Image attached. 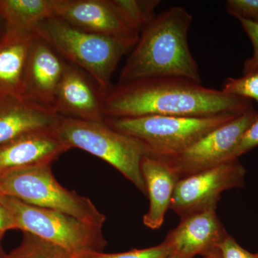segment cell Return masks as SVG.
<instances>
[{
    "label": "cell",
    "mask_w": 258,
    "mask_h": 258,
    "mask_svg": "<svg viewBox=\"0 0 258 258\" xmlns=\"http://www.w3.org/2000/svg\"><path fill=\"white\" fill-rule=\"evenodd\" d=\"M251 100L179 77H160L118 83L105 95L106 118L145 115L204 117L241 114L252 108Z\"/></svg>",
    "instance_id": "obj_1"
},
{
    "label": "cell",
    "mask_w": 258,
    "mask_h": 258,
    "mask_svg": "<svg viewBox=\"0 0 258 258\" xmlns=\"http://www.w3.org/2000/svg\"><path fill=\"white\" fill-rule=\"evenodd\" d=\"M192 16L181 7L155 15L139 34L138 42L120 71L118 83L160 77L202 83L198 62L188 43Z\"/></svg>",
    "instance_id": "obj_2"
},
{
    "label": "cell",
    "mask_w": 258,
    "mask_h": 258,
    "mask_svg": "<svg viewBox=\"0 0 258 258\" xmlns=\"http://www.w3.org/2000/svg\"><path fill=\"white\" fill-rule=\"evenodd\" d=\"M32 34L90 75L106 93L112 87V75L120 60L134 47L123 40L85 31L57 18L42 22Z\"/></svg>",
    "instance_id": "obj_3"
},
{
    "label": "cell",
    "mask_w": 258,
    "mask_h": 258,
    "mask_svg": "<svg viewBox=\"0 0 258 258\" xmlns=\"http://www.w3.org/2000/svg\"><path fill=\"white\" fill-rule=\"evenodd\" d=\"M240 115L227 113L204 118L153 115L106 118L104 121L112 128L137 139L143 145L147 155L167 159Z\"/></svg>",
    "instance_id": "obj_4"
},
{
    "label": "cell",
    "mask_w": 258,
    "mask_h": 258,
    "mask_svg": "<svg viewBox=\"0 0 258 258\" xmlns=\"http://www.w3.org/2000/svg\"><path fill=\"white\" fill-rule=\"evenodd\" d=\"M69 149H79L106 161L147 196L141 164L147 152L140 142L112 128L105 121L62 118L56 128Z\"/></svg>",
    "instance_id": "obj_5"
},
{
    "label": "cell",
    "mask_w": 258,
    "mask_h": 258,
    "mask_svg": "<svg viewBox=\"0 0 258 258\" xmlns=\"http://www.w3.org/2000/svg\"><path fill=\"white\" fill-rule=\"evenodd\" d=\"M52 164L30 166L0 175V195L23 203L63 212L103 228L106 216L89 198L66 189L52 174Z\"/></svg>",
    "instance_id": "obj_6"
},
{
    "label": "cell",
    "mask_w": 258,
    "mask_h": 258,
    "mask_svg": "<svg viewBox=\"0 0 258 258\" xmlns=\"http://www.w3.org/2000/svg\"><path fill=\"white\" fill-rule=\"evenodd\" d=\"M1 202L13 217L15 230L50 241L74 257L103 252L106 247L107 241L102 227L81 221L63 212L32 206L11 197H2Z\"/></svg>",
    "instance_id": "obj_7"
},
{
    "label": "cell",
    "mask_w": 258,
    "mask_h": 258,
    "mask_svg": "<svg viewBox=\"0 0 258 258\" xmlns=\"http://www.w3.org/2000/svg\"><path fill=\"white\" fill-rule=\"evenodd\" d=\"M246 169L238 159H231L178 181L170 209L182 217L217 209L221 194L244 186Z\"/></svg>",
    "instance_id": "obj_8"
},
{
    "label": "cell",
    "mask_w": 258,
    "mask_h": 258,
    "mask_svg": "<svg viewBox=\"0 0 258 258\" xmlns=\"http://www.w3.org/2000/svg\"><path fill=\"white\" fill-rule=\"evenodd\" d=\"M257 118L258 111L252 107L214 129L186 150L164 159L175 169L180 179L231 160L242 136Z\"/></svg>",
    "instance_id": "obj_9"
},
{
    "label": "cell",
    "mask_w": 258,
    "mask_h": 258,
    "mask_svg": "<svg viewBox=\"0 0 258 258\" xmlns=\"http://www.w3.org/2000/svg\"><path fill=\"white\" fill-rule=\"evenodd\" d=\"M55 18L103 36L123 40L134 47L139 35L120 18L110 0H52Z\"/></svg>",
    "instance_id": "obj_10"
},
{
    "label": "cell",
    "mask_w": 258,
    "mask_h": 258,
    "mask_svg": "<svg viewBox=\"0 0 258 258\" xmlns=\"http://www.w3.org/2000/svg\"><path fill=\"white\" fill-rule=\"evenodd\" d=\"M67 63L55 49L35 35L24 76L23 98L53 111Z\"/></svg>",
    "instance_id": "obj_11"
},
{
    "label": "cell",
    "mask_w": 258,
    "mask_h": 258,
    "mask_svg": "<svg viewBox=\"0 0 258 258\" xmlns=\"http://www.w3.org/2000/svg\"><path fill=\"white\" fill-rule=\"evenodd\" d=\"M105 95L90 75L68 62L56 94L53 111L62 118L104 121Z\"/></svg>",
    "instance_id": "obj_12"
},
{
    "label": "cell",
    "mask_w": 258,
    "mask_h": 258,
    "mask_svg": "<svg viewBox=\"0 0 258 258\" xmlns=\"http://www.w3.org/2000/svg\"><path fill=\"white\" fill-rule=\"evenodd\" d=\"M216 213L209 209L181 217V221L166 235L165 242L173 253L185 258L210 253L228 236Z\"/></svg>",
    "instance_id": "obj_13"
},
{
    "label": "cell",
    "mask_w": 258,
    "mask_h": 258,
    "mask_svg": "<svg viewBox=\"0 0 258 258\" xmlns=\"http://www.w3.org/2000/svg\"><path fill=\"white\" fill-rule=\"evenodd\" d=\"M62 118L23 97H0V147L27 134L55 130Z\"/></svg>",
    "instance_id": "obj_14"
},
{
    "label": "cell",
    "mask_w": 258,
    "mask_h": 258,
    "mask_svg": "<svg viewBox=\"0 0 258 258\" xmlns=\"http://www.w3.org/2000/svg\"><path fill=\"white\" fill-rule=\"evenodd\" d=\"M68 150L56 129L27 134L0 147V175L21 168L52 164Z\"/></svg>",
    "instance_id": "obj_15"
},
{
    "label": "cell",
    "mask_w": 258,
    "mask_h": 258,
    "mask_svg": "<svg viewBox=\"0 0 258 258\" xmlns=\"http://www.w3.org/2000/svg\"><path fill=\"white\" fill-rule=\"evenodd\" d=\"M141 170L149 200V210L143 217L144 225L152 230H158L170 209L171 199L180 177L167 161L152 156H144Z\"/></svg>",
    "instance_id": "obj_16"
},
{
    "label": "cell",
    "mask_w": 258,
    "mask_h": 258,
    "mask_svg": "<svg viewBox=\"0 0 258 258\" xmlns=\"http://www.w3.org/2000/svg\"><path fill=\"white\" fill-rule=\"evenodd\" d=\"M35 35L7 28L0 40V97L23 98V83L29 52Z\"/></svg>",
    "instance_id": "obj_17"
},
{
    "label": "cell",
    "mask_w": 258,
    "mask_h": 258,
    "mask_svg": "<svg viewBox=\"0 0 258 258\" xmlns=\"http://www.w3.org/2000/svg\"><path fill=\"white\" fill-rule=\"evenodd\" d=\"M0 18L7 28L28 32L54 15L52 0H0Z\"/></svg>",
    "instance_id": "obj_18"
},
{
    "label": "cell",
    "mask_w": 258,
    "mask_h": 258,
    "mask_svg": "<svg viewBox=\"0 0 258 258\" xmlns=\"http://www.w3.org/2000/svg\"><path fill=\"white\" fill-rule=\"evenodd\" d=\"M114 9L133 31L140 34L155 16L160 0H110Z\"/></svg>",
    "instance_id": "obj_19"
},
{
    "label": "cell",
    "mask_w": 258,
    "mask_h": 258,
    "mask_svg": "<svg viewBox=\"0 0 258 258\" xmlns=\"http://www.w3.org/2000/svg\"><path fill=\"white\" fill-rule=\"evenodd\" d=\"M3 258H75L67 250L42 237L24 232L23 239L17 248L9 253L3 251Z\"/></svg>",
    "instance_id": "obj_20"
},
{
    "label": "cell",
    "mask_w": 258,
    "mask_h": 258,
    "mask_svg": "<svg viewBox=\"0 0 258 258\" xmlns=\"http://www.w3.org/2000/svg\"><path fill=\"white\" fill-rule=\"evenodd\" d=\"M221 91L226 94L254 100L258 104V71L242 77L225 80Z\"/></svg>",
    "instance_id": "obj_21"
},
{
    "label": "cell",
    "mask_w": 258,
    "mask_h": 258,
    "mask_svg": "<svg viewBox=\"0 0 258 258\" xmlns=\"http://www.w3.org/2000/svg\"><path fill=\"white\" fill-rule=\"evenodd\" d=\"M172 253L170 247L162 242L157 246L144 249H132L119 253L91 252L75 258H168Z\"/></svg>",
    "instance_id": "obj_22"
},
{
    "label": "cell",
    "mask_w": 258,
    "mask_h": 258,
    "mask_svg": "<svg viewBox=\"0 0 258 258\" xmlns=\"http://www.w3.org/2000/svg\"><path fill=\"white\" fill-rule=\"evenodd\" d=\"M225 8L227 13L237 20L258 23V0H227Z\"/></svg>",
    "instance_id": "obj_23"
},
{
    "label": "cell",
    "mask_w": 258,
    "mask_h": 258,
    "mask_svg": "<svg viewBox=\"0 0 258 258\" xmlns=\"http://www.w3.org/2000/svg\"><path fill=\"white\" fill-rule=\"evenodd\" d=\"M244 31L249 37L253 47V53L243 63V75L258 71V23L240 19L238 20Z\"/></svg>",
    "instance_id": "obj_24"
},
{
    "label": "cell",
    "mask_w": 258,
    "mask_h": 258,
    "mask_svg": "<svg viewBox=\"0 0 258 258\" xmlns=\"http://www.w3.org/2000/svg\"><path fill=\"white\" fill-rule=\"evenodd\" d=\"M257 147H258V118L242 136L238 145L232 152L231 159H238L240 156L243 155L244 154H246Z\"/></svg>",
    "instance_id": "obj_25"
},
{
    "label": "cell",
    "mask_w": 258,
    "mask_h": 258,
    "mask_svg": "<svg viewBox=\"0 0 258 258\" xmlns=\"http://www.w3.org/2000/svg\"><path fill=\"white\" fill-rule=\"evenodd\" d=\"M223 258H258L257 253H252L244 249L234 237L229 235L217 247Z\"/></svg>",
    "instance_id": "obj_26"
},
{
    "label": "cell",
    "mask_w": 258,
    "mask_h": 258,
    "mask_svg": "<svg viewBox=\"0 0 258 258\" xmlns=\"http://www.w3.org/2000/svg\"><path fill=\"white\" fill-rule=\"evenodd\" d=\"M10 230H15L14 222L9 210L0 200V233H5V232Z\"/></svg>",
    "instance_id": "obj_27"
},
{
    "label": "cell",
    "mask_w": 258,
    "mask_h": 258,
    "mask_svg": "<svg viewBox=\"0 0 258 258\" xmlns=\"http://www.w3.org/2000/svg\"><path fill=\"white\" fill-rule=\"evenodd\" d=\"M203 258H223L222 257L221 252H220V249L219 248H217L214 249L213 251H212L210 253L207 254L206 256L203 257Z\"/></svg>",
    "instance_id": "obj_28"
},
{
    "label": "cell",
    "mask_w": 258,
    "mask_h": 258,
    "mask_svg": "<svg viewBox=\"0 0 258 258\" xmlns=\"http://www.w3.org/2000/svg\"><path fill=\"white\" fill-rule=\"evenodd\" d=\"M1 23H5V22L3 21V19L0 18V40H1L2 37H3V35H4L5 32H6V30H7V29H5V30H3V29H2Z\"/></svg>",
    "instance_id": "obj_29"
},
{
    "label": "cell",
    "mask_w": 258,
    "mask_h": 258,
    "mask_svg": "<svg viewBox=\"0 0 258 258\" xmlns=\"http://www.w3.org/2000/svg\"><path fill=\"white\" fill-rule=\"evenodd\" d=\"M168 258H185L184 257H182V256L179 255V254H177L176 253H171V255L169 256Z\"/></svg>",
    "instance_id": "obj_30"
},
{
    "label": "cell",
    "mask_w": 258,
    "mask_h": 258,
    "mask_svg": "<svg viewBox=\"0 0 258 258\" xmlns=\"http://www.w3.org/2000/svg\"><path fill=\"white\" fill-rule=\"evenodd\" d=\"M5 233H3V232H2V233H0V242H1L2 239H3V237H4Z\"/></svg>",
    "instance_id": "obj_31"
},
{
    "label": "cell",
    "mask_w": 258,
    "mask_h": 258,
    "mask_svg": "<svg viewBox=\"0 0 258 258\" xmlns=\"http://www.w3.org/2000/svg\"><path fill=\"white\" fill-rule=\"evenodd\" d=\"M3 249H2L1 248H0V258H3Z\"/></svg>",
    "instance_id": "obj_32"
},
{
    "label": "cell",
    "mask_w": 258,
    "mask_h": 258,
    "mask_svg": "<svg viewBox=\"0 0 258 258\" xmlns=\"http://www.w3.org/2000/svg\"><path fill=\"white\" fill-rule=\"evenodd\" d=\"M2 197H3V196H2L1 195H0V200H1Z\"/></svg>",
    "instance_id": "obj_33"
}]
</instances>
